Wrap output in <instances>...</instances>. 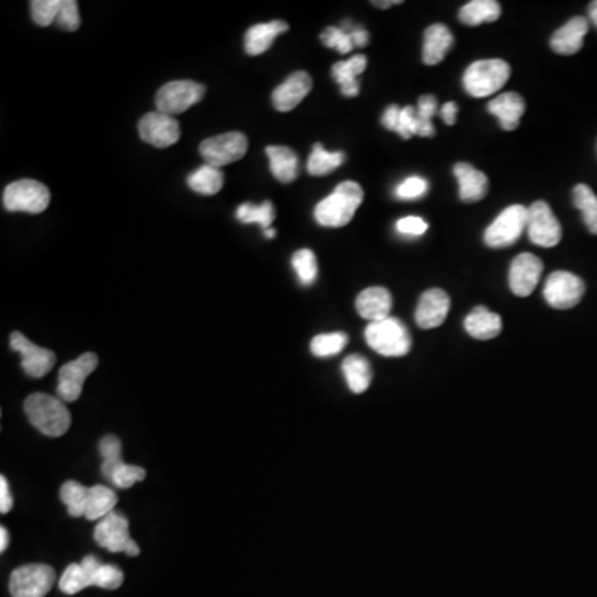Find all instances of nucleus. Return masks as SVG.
Instances as JSON below:
<instances>
[{
  "label": "nucleus",
  "mask_w": 597,
  "mask_h": 597,
  "mask_svg": "<svg viewBox=\"0 0 597 597\" xmlns=\"http://www.w3.org/2000/svg\"><path fill=\"white\" fill-rule=\"evenodd\" d=\"M25 415L40 433L47 437H62L72 425V417L64 400L47 394H32L24 403Z\"/></svg>",
  "instance_id": "f257e3e1"
},
{
  "label": "nucleus",
  "mask_w": 597,
  "mask_h": 597,
  "mask_svg": "<svg viewBox=\"0 0 597 597\" xmlns=\"http://www.w3.org/2000/svg\"><path fill=\"white\" fill-rule=\"evenodd\" d=\"M364 201V191L355 181H344L331 196L322 199L314 209L317 223L326 228H342L354 218L355 211Z\"/></svg>",
  "instance_id": "f03ea898"
},
{
  "label": "nucleus",
  "mask_w": 597,
  "mask_h": 597,
  "mask_svg": "<svg viewBox=\"0 0 597 597\" xmlns=\"http://www.w3.org/2000/svg\"><path fill=\"white\" fill-rule=\"evenodd\" d=\"M510 75L511 67L505 60H478L466 68L463 87L471 97H490L505 87V83L510 80Z\"/></svg>",
  "instance_id": "7ed1b4c3"
},
{
  "label": "nucleus",
  "mask_w": 597,
  "mask_h": 597,
  "mask_svg": "<svg viewBox=\"0 0 597 597\" xmlns=\"http://www.w3.org/2000/svg\"><path fill=\"white\" fill-rule=\"evenodd\" d=\"M365 340L370 349L384 357H403L412 349L410 331L395 317L369 324L365 329Z\"/></svg>",
  "instance_id": "20e7f679"
},
{
  "label": "nucleus",
  "mask_w": 597,
  "mask_h": 597,
  "mask_svg": "<svg viewBox=\"0 0 597 597\" xmlns=\"http://www.w3.org/2000/svg\"><path fill=\"white\" fill-rule=\"evenodd\" d=\"M2 203L10 213H44L49 208L50 191L39 181L19 180L5 188Z\"/></svg>",
  "instance_id": "39448f33"
},
{
  "label": "nucleus",
  "mask_w": 597,
  "mask_h": 597,
  "mask_svg": "<svg viewBox=\"0 0 597 597\" xmlns=\"http://www.w3.org/2000/svg\"><path fill=\"white\" fill-rule=\"evenodd\" d=\"M528 228V208L513 204L486 228L485 243L490 248H506L516 243Z\"/></svg>",
  "instance_id": "423d86ee"
},
{
  "label": "nucleus",
  "mask_w": 597,
  "mask_h": 597,
  "mask_svg": "<svg viewBox=\"0 0 597 597\" xmlns=\"http://www.w3.org/2000/svg\"><path fill=\"white\" fill-rule=\"evenodd\" d=\"M95 541L110 553H125L132 558L140 554V546L130 536V523L117 511L98 521Z\"/></svg>",
  "instance_id": "0eeeda50"
},
{
  "label": "nucleus",
  "mask_w": 597,
  "mask_h": 597,
  "mask_svg": "<svg viewBox=\"0 0 597 597\" xmlns=\"http://www.w3.org/2000/svg\"><path fill=\"white\" fill-rule=\"evenodd\" d=\"M55 571L47 564H25L10 576L12 597H45L54 586Z\"/></svg>",
  "instance_id": "6e6552de"
},
{
  "label": "nucleus",
  "mask_w": 597,
  "mask_h": 597,
  "mask_svg": "<svg viewBox=\"0 0 597 597\" xmlns=\"http://www.w3.org/2000/svg\"><path fill=\"white\" fill-rule=\"evenodd\" d=\"M248 138L243 133L231 132L213 136L199 145V153L206 165L221 168L244 158L248 151Z\"/></svg>",
  "instance_id": "1a4fd4ad"
},
{
  "label": "nucleus",
  "mask_w": 597,
  "mask_h": 597,
  "mask_svg": "<svg viewBox=\"0 0 597 597\" xmlns=\"http://www.w3.org/2000/svg\"><path fill=\"white\" fill-rule=\"evenodd\" d=\"M204 93L206 88L201 83L191 82V80L166 83L156 93V108L158 112L166 115L183 113L201 102Z\"/></svg>",
  "instance_id": "9d476101"
},
{
  "label": "nucleus",
  "mask_w": 597,
  "mask_h": 597,
  "mask_svg": "<svg viewBox=\"0 0 597 597\" xmlns=\"http://www.w3.org/2000/svg\"><path fill=\"white\" fill-rule=\"evenodd\" d=\"M586 286L581 277L576 276L573 272L556 271L548 277V281L544 284V299L549 306L559 311H566V309H573L578 306L581 299H583Z\"/></svg>",
  "instance_id": "9b49d317"
},
{
  "label": "nucleus",
  "mask_w": 597,
  "mask_h": 597,
  "mask_svg": "<svg viewBox=\"0 0 597 597\" xmlns=\"http://www.w3.org/2000/svg\"><path fill=\"white\" fill-rule=\"evenodd\" d=\"M528 236L541 248H554L563 238V229L548 203L536 201L528 208Z\"/></svg>",
  "instance_id": "f8f14e48"
},
{
  "label": "nucleus",
  "mask_w": 597,
  "mask_h": 597,
  "mask_svg": "<svg viewBox=\"0 0 597 597\" xmlns=\"http://www.w3.org/2000/svg\"><path fill=\"white\" fill-rule=\"evenodd\" d=\"M98 357L93 352L80 355L77 360L65 364L59 372L57 394L64 402H75L82 395L83 384L88 375L97 369Z\"/></svg>",
  "instance_id": "ddd939ff"
},
{
  "label": "nucleus",
  "mask_w": 597,
  "mask_h": 597,
  "mask_svg": "<svg viewBox=\"0 0 597 597\" xmlns=\"http://www.w3.org/2000/svg\"><path fill=\"white\" fill-rule=\"evenodd\" d=\"M10 347L22 357V369L32 379H40L49 374L55 365L54 352L44 347L35 345L32 340L27 339L24 334L14 332L10 335Z\"/></svg>",
  "instance_id": "4468645a"
},
{
  "label": "nucleus",
  "mask_w": 597,
  "mask_h": 597,
  "mask_svg": "<svg viewBox=\"0 0 597 597\" xmlns=\"http://www.w3.org/2000/svg\"><path fill=\"white\" fill-rule=\"evenodd\" d=\"M141 140L156 148H168L180 140V123L171 115L161 112L146 113L138 123Z\"/></svg>",
  "instance_id": "2eb2a0df"
},
{
  "label": "nucleus",
  "mask_w": 597,
  "mask_h": 597,
  "mask_svg": "<svg viewBox=\"0 0 597 597\" xmlns=\"http://www.w3.org/2000/svg\"><path fill=\"white\" fill-rule=\"evenodd\" d=\"M543 274V263L534 254L516 256L510 267V289L515 296L528 297L533 294Z\"/></svg>",
  "instance_id": "dca6fc26"
},
{
  "label": "nucleus",
  "mask_w": 597,
  "mask_h": 597,
  "mask_svg": "<svg viewBox=\"0 0 597 597\" xmlns=\"http://www.w3.org/2000/svg\"><path fill=\"white\" fill-rule=\"evenodd\" d=\"M450 312V297L442 289H428L423 292L415 311V322L425 331L437 329L447 321Z\"/></svg>",
  "instance_id": "f3484780"
},
{
  "label": "nucleus",
  "mask_w": 597,
  "mask_h": 597,
  "mask_svg": "<svg viewBox=\"0 0 597 597\" xmlns=\"http://www.w3.org/2000/svg\"><path fill=\"white\" fill-rule=\"evenodd\" d=\"M312 78L307 72H294L272 93V105L277 112H291L311 93Z\"/></svg>",
  "instance_id": "a211bd4d"
},
{
  "label": "nucleus",
  "mask_w": 597,
  "mask_h": 597,
  "mask_svg": "<svg viewBox=\"0 0 597 597\" xmlns=\"http://www.w3.org/2000/svg\"><path fill=\"white\" fill-rule=\"evenodd\" d=\"M392 306H394L392 294L385 287L379 286L369 287V289L360 292L357 301H355V307H357L360 317L370 321V324L384 321V319L390 317Z\"/></svg>",
  "instance_id": "6ab92c4d"
},
{
  "label": "nucleus",
  "mask_w": 597,
  "mask_h": 597,
  "mask_svg": "<svg viewBox=\"0 0 597 597\" xmlns=\"http://www.w3.org/2000/svg\"><path fill=\"white\" fill-rule=\"evenodd\" d=\"M525 100L515 92L501 93L488 103V112L498 118L501 128L513 132L520 127L521 117L525 115Z\"/></svg>",
  "instance_id": "aec40b11"
},
{
  "label": "nucleus",
  "mask_w": 597,
  "mask_h": 597,
  "mask_svg": "<svg viewBox=\"0 0 597 597\" xmlns=\"http://www.w3.org/2000/svg\"><path fill=\"white\" fill-rule=\"evenodd\" d=\"M589 20L584 17H574L551 37V49L559 55L578 54L583 49L584 37L588 34Z\"/></svg>",
  "instance_id": "412c9836"
},
{
  "label": "nucleus",
  "mask_w": 597,
  "mask_h": 597,
  "mask_svg": "<svg viewBox=\"0 0 597 597\" xmlns=\"http://www.w3.org/2000/svg\"><path fill=\"white\" fill-rule=\"evenodd\" d=\"M453 175L460 185V199L465 203H476L485 198L488 193V178L485 173L476 170L468 163H457L453 168Z\"/></svg>",
  "instance_id": "4be33fe9"
},
{
  "label": "nucleus",
  "mask_w": 597,
  "mask_h": 597,
  "mask_svg": "<svg viewBox=\"0 0 597 597\" xmlns=\"http://www.w3.org/2000/svg\"><path fill=\"white\" fill-rule=\"evenodd\" d=\"M287 30H289V25L282 22V20H272V22H266V24L254 25L246 32V37H244L246 54L251 55V57L264 54L266 50H269L272 42Z\"/></svg>",
  "instance_id": "5701e85b"
},
{
  "label": "nucleus",
  "mask_w": 597,
  "mask_h": 597,
  "mask_svg": "<svg viewBox=\"0 0 597 597\" xmlns=\"http://www.w3.org/2000/svg\"><path fill=\"white\" fill-rule=\"evenodd\" d=\"M367 68V57L365 55H355L352 59L342 60L332 67V77L339 83L340 92L344 97H357L360 92V83L357 78L365 72Z\"/></svg>",
  "instance_id": "b1692460"
},
{
  "label": "nucleus",
  "mask_w": 597,
  "mask_h": 597,
  "mask_svg": "<svg viewBox=\"0 0 597 597\" xmlns=\"http://www.w3.org/2000/svg\"><path fill=\"white\" fill-rule=\"evenodd\" d=\"M453 45V34L447 25H430L423 37V62L438 65L445 59Z\"/></svg>",
  "instance_id": "393cba45"
},
{
  "label": "nucleus",
  "mask_w": 597,
  "mask_h": 597,
  "mask_svg": "<svg viewBox=\"0 0 597 597\" xmlns=\"http://www.w3.org/2000/svg\"><path fill=\"white\" fill-rule=\"evenodd\" d=\"M465 331L471 335L473 339L491 340L498 337L503 331V321L496 312H491L490 309L480 306L475 307L473 311L466 316Z\"/></svg>",
  "instance_id": "a878e982"
},
{
  "label": "nucleus",
  "mask_w": 597,
  "mask_h": 597,
  "mask_svg": "<svg viewBox=\"0 0 597 597\" xmlns=\"http://www.w3.org/2000/svg\"><path fill=\"white\" fill-rule=\"evenodd\" d=\"M80 564L87 573L90 588L97 586V588L113 591V589L120 588L123 579H125L122 569L113 566V564L100 563L95 556H85Z\"/></svg>",
  "instance_id": "bb28decb"
},
{
  "label": "nucleus",
  "mask_w": 597,
  "mask_h": 597,
  "mask_svg": "<svg viewBox=\"0 0 597 597\" xmlns=\"http://www.w3.org/2000/svg\"><path fill=\"white\" fill-rule=\"evenodd\" d=\"M266 155L271 163V173L281 183H292L299 176V158L287 146H267Z\"/></svg>",
  "instance_id": "cd10ccee"
},
{
  "label": "nucleus",
  "mask_w": 597,
  "mask_h": 597,
  "mask_svg": "<svg viewBox=\"0 0 597 597\" xmlns=\"http://www.w3.org/2000/svg\"><path fill=\"white\" fill-rule=\"evenodd\" d=\"M342 372H344L347 387L354 394H364L372 384V367L369 360L362 355H349L342 364Z\"/></svg>",
  "instance_id": "c85d7f7f"
},
{
  "label": "nucleus",
  "mask_w": 597,
  "mask_h": 597,
  "mask_svg": "<svg viewBox=\"0 0 597 597\" xmlns=\"http://www.w3.org/2000/svg\"><path fill=\"white\" fill-rule=\"evenodd\" d=\"M118 496L112 488L103 485L90 486L88 491L87 510L85 518L90 521H100L115 510Z\"/></svg>",
  "instance_id": "c756f323"
},
{
  "label": "nucleus",
  "mask_w": 597,
  "mask_h": 597,
  "mask_svg": "<svg viewBox=\"0 0 597 597\" xmlns=\"http://www.w3.org/2000/svg\"><path fill=\"white\" fill-rule=\"evenodd\" d=\"M102 475L118 488L128 490L138 481L145 480L146 471L141 466L127 465L123 460H113V462H103Z\"/></svg>",
  "instance_id": "7c9ffc66"
},
{
  "label": "nucleus",
  "mask_w": 597,
  "mask_h": 597,
  "mask_svg": "<svg viewBox=\"0 0 597 597\" xmlns=\"http://www.w3.org/2000/svg\"><path fill=\"white\" fill-rule=\"evenodd\" d=\"M500 15L501 5L496 0H471L460 10V20L470 27L490 24L500 19Z\"/></svg>",
  "instance_id": "2f4dec72"
},
{
  "label": "nucleus",
  "mask_w": 597,
  "mask_h": 597,
  "mask_svg": "<svg viewBox=\"0 0 597 597\" xmlns=\"http://www.w3.org/2000/svg\"><path fill=\"white\" fill-rule=\"evenodd\" d=\"M224 185L223 171L204 163L201 168L191 173L188 186L198 195L213 196L221 191Z\"/></svg>",
  "instance_id": "473e14b6"
},
{
  "label": "nucleus",
  "mask_w": 597,
  "mask_h": 597,
  "mask_svg": "<svg viewBox=\"0 0 597 597\" xmlns=\"http://www.w3.org/2000/svg\"><path fill=\"white\" fill-rule=\"evenodd\" d=\"M344 161V151H327L321 143H316L307 161V171L312 176H326L342 166Z\"/></svg>",
  "instance_id": "72a5a7b5"
},
{
  "label": "nucleus",
  "mask_w": 597,
  "mask_h": 597,
  "mask_svg": "<svg viewBox=\"0 0 597 597\" xmlns=\"http://www.w3.org/2000/svg\"><path fill=\"white\" fill-rule=\"evenodd\" d=\"M88 491H90V488L83 486L78 481H67L60 488V500L64 501V505L67 506L68 515L72 516V518L85 516Z\"/></svg>",
  "instance_id": "f704fd0d"
},
{
  "label": "nucleus",
  "mask_w": 597,
  "mask_h": 597,
  "mask_svg": "<svg viewBox=\"0 0 597 597\" xmlns=\"http://www.w3.org/2000/svg\"><path fill=\"white\" fill-rule=\"evenodd\" d=\"M574 206L583 213V221L589 233L597 236V196L588 185H578L573 190Z\"/></svg>",
  "instance_id": "c9c22d12"
},
{
  "label": "nucleus",
  "mask_w": 597,
  "mask_h": 597,
  "mask_svg": "<svg viewBox=\"0 0 597 597\" xmlns=\"http://www.w3.org/2000/svg\"><path fill=\"white\" fill-rule=\"evenodd\" d=\"M274 206L269 201L263 204L244 203L236 211V218L244 224H259L264 231L271 229L274 221Z\"/></svg>",
  "instance_id": "e433bc0d"
},
{
  "label": "nucleus",
  "mask_w": 597,
  "mask_h": 597,
  "mask_svg": "<svg viewBox=\"0 0 597 597\" xmlns=\"http://www.w3.org/2000/svg\"><path fill=\"white\" fill-rule=\"evenodd\" d=\"M349 337L344 332L316 335L311 342V352L316 357H334L345 349Z\"/></svg>",
  "instance_id": "4c0bfd02"
},
{
  "label": "nucleus",
  "mask_w": 597,
  "mask_h": 597,
  "mask_svg": "<svg viewBox=\"0 0 597 597\" xmlns=\"http://www.w3.org/2000/svg\"><path fill=\"white\" fill-rule=\"evenodd\" d=\"M292 267L296 271L299 281L304 286H311L317 279V259L316 254L312 253L311 249H299L294 256H292Z\"/></svg>",
  "instance_id": "58836bf2"
},
{
  "label": "nucleus",
  "mask_w": 597,
  "mask_h": 597,
  "mask_svg": "<svg viewBox=\"0 0 597 597\" xmlns=\"http://www.w3.org/2000/svg\"><path fill=\"white\" fill-rule=\"evenodd\" d=\"M64 0H34L30 2V12L35 24L40 27H49L59 19Z\"/></svg>",
  "instance_id": "ea45409f"
},
{
  "label": "nucleus",
  "mask_w": 597,
  "mask_h": 597,
  "mask_svg": "<svg viewBox=\"0 0 597 597\" xmlns=\"http://www.w3.org/2000/svg\"><path fill=\"white\" fill-rule=\"evenodd\" d=\"M437 113V98L433 95H423L418 98L417 105V120H418V136L435 135V127H433L432 118Z\"/></svg>",
  "instance_id": "a19ab883"
},
{
  "label": "nucleus",
  "mask_w": 597,
  "mask_h": 597,
  "mask_svg": "<svg viewBox=\"0 0 597 597\" xmlns=\"http://www.w3.org/2000/svg\"><path fill=\"white\" fill-rule=\"evenodd\" d=\"M59 588L62 593L68 594V596H73V594H78L83 589L90 588L87 573H85L82 564H70L65 569V573L62 574L59 581Z\"/></svg>",
  "instance_id": "79ce46f5"
},
{
  "label": "nucleus",
  "mask_w": 597,
  "mask_h": 597,
  "mask_svg": "<svg viewBox=\"0 0 597 597\" xmlns=\"http://www.w3.org/2000/svg\"><path fill=\"white\" fill-rule=\"evenodd\" d=\"M322 44L335 49L339 54H350L355 49L350 32L339 29V27H327L321 35Z\"/></svg>",
  "instance_id": "37998d69"
},
{
  "label": "nucleus",
  "mask_w": 597,
  "mask_h": 597,
  "mask_svg": "<svg viewBox=\"0 0 597 597\" xmlns=\"http://www.w3.org/2000/svg\"><path fill=\"white\" fill-rule=\"evenodd\" d=\"M428 181L422 176H410L407 180L402 181L395 190V196L398 199H405V201H412V199L423 198L427 195Z\"/></svg>",
  "instance_id": "c03bdc74"
},
{
  "label": "nucleus",
  "mask_w": 597,
  "mask_h": 597,
  "mask_svg": "<svg viewBox=\"0 0 597 597\" xmlns=\"http://www.w3.org/2000/svg\"><path fill=\"white\" fill-rule=\"evenodd\" d=\"M80 24H82V20H80V12H78L77 0H64L59 19H57V25L60 29L73 32V30L80 29Z\"/></svg>",
  "instance_id": "a18cd8bd"
},
{
  "label": "nucleus",
  "mask_w": 597,
  "mask_h": 597,
  "mask_svg": "<svg viewBox=\"0 0 597 597\" xmlns=\"http://www.w3.org/2000/svg\"><path fill=\"white\" fill-rule=\"evenodd\" d=\"M418 120L417 108L405 107L400 110V118H398V135L402 136L403 140H410L412 136L417 135Z\"/></svg>",
  "instance_id": "49530a36"
},
{
  "label": "nucleus",
  "mask_w": 597,
  "mask_h": 597,
  "mask_svg": "<svg viewBox=\"0 0 597 597\" xmlns=\"http://www.w3.org/2000/svg\"><path fill=\"white\" fill-rule=\"evenodd\" d=\"M427 229L428 224L418 216H407L397 221V231L403 236H423Z\"/></svg>",
  "instance_id": "de8ad7c7"
},
{
  "label": "nucleus",
  "mask_w": 597,
  "mask_h": 597,
  "mask_svg": "<svg viewBox=\"0 0 597 597\" xmlns=\"http://www.w3.org/2000/svg\"><path fill=\"white\" fill-rule=\"evenodd\" d=\"M100 453H102L103 462L122 460V442L117 437L108 435L100 442Z\"/></svg>",
  "instance_id": "09e8293b"
},
{
  "label": "nucleus",
  "mask_w": 597,
  "mask_h": 597,
  "mask_svg": "<svg viewBox=\"0 0 597 597\" xmlns=\"http://www.w3.org/2000/svg\"><path fill=\"white\" fill-rule=\"evenodd\" d=\"M14 506V498L10 493L9 481L5 476H0V513L7 515Z\"/></svg>",
  "instance_id": "8fccbe9b"
},
{
  "label": "nucleus",
  "mask_w": 597,
  "mask_h": 597,
  "mask_svg": "<svg viewBox=\"0 0 597 597\" xmlns=\"http://www.w3.org/2000/svg\"><path fill=\"white\" fill-rule=\"evenodd\" d=\"M400 110H402V108H398L397 105H390V107L385 110L384 117H382V123H384V127L387 128V130L397 132Z\"/></svg>",
  "instance_id": "3c124183"
},
{
  "label": "nucleus",
  "mask_w": 597,
  "mask_h": 597,
  "mask_svg": "<svg viewBox=\"0 0 597 597\" xmlns=\"http://www.w3.org/2000/svg\"><path fill=\"white\" fill-rule=\"evenodd\" d=\"M457 113H458L457 103H455V102L445 103V105H443V108H442L443 122L447 123V125H455V122H457Z\"/></svg>",
  "instance_id": "603ef678"
},
{
  "label": "nucleus",
  "mask_w": 597,
  "mask_h": 597,
  "mask_svg": "<svg viewBox=\"0 0 597 597\" xmlns=\"http://www.w3.org/2000/svg\"><path fill=\"white\" fill-rule=\"evenodd\" d=\"M350 37L354 42V47H365L369 44V32L364 29H352L350 30Z\"/></svg>",
  "instance_id": "864d4df0"
},
{
  "label": "nucleus",
  "mask_w": 597,
  "mask_h": 597,
  "mask_svg": "<svg viewBox=\"0 0 597 597\" xmlns=\"http://www.w3.org/2000/svg\"><path fill=\"white\" fill-rule=\"evenodd\" d=\"M9 538V531H7L5 526H2V528H0V551H2V553H4L7 546H9Z\"/></svg>",
  "instance_id": "5fc2aeb1"
},
{
  "label": "nucleus",
  "mask_w": 597,
  "mask_h": 597,
  "mask_svg": "<svg viewBox=\"0 0 597 597\" xmlns=\"http://www.w3.org/2000/svg\"><path fill=\"white\" fill-rule=\"evenodd\" d=\"M589 19L593 22L594 27L597 29V0L589 4Z\"/></svg>",
  "instance_id": "6e6d98bb"
},
{
  "label": "nucleus",
  "mask_w": 597,
  "mask_h": 597,
  "mask_svg": "<svg viewBox=\"0 0 597 597\" xmlns=\"http://www.w3.org/2000/svg\"><path fill=\"white\" fill-rule=\"evenodd\" d=\"M402 4L400 0H389V2H374V5L380 7V9H389L392 5Z\"/></svg>",
  "instance_id": "4d7b16f0"
},
{
  "label": "nucleus",
  "mask_w": 597,
  "mask_h": 597,
  "mask_svg": "<svg viewBox=\"0 0 597 597\" xmlns=\"http://www.w3.org/2000/svg\"><path fill=\"white\" fill-rule=\"evenodd\" d=\"M264 236H266L267 239H272L276 236V231H274V229H267V231H264Z\"/></svg>",
  "instance_id": "13d9d810"
}]
</instances>
